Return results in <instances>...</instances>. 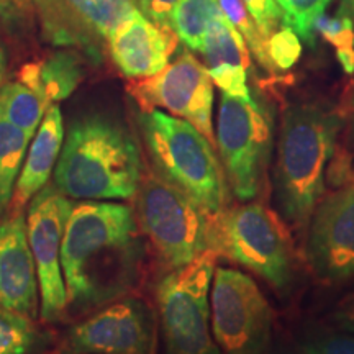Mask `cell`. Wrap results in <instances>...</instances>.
<instances>
[{
	"label": "cell",
	"mask_w": 354,
	"mask_h": 354,
	"mask_svg": "<svg viewBox=\"0 0 354 354\" xmlns=\"http://www.w3.org/2000/svg\"><path fill=\"white\" fill-rule=\"evenodd\" d=\"M145 243L135 209L118 202H79L63 241L68 313L99 310L127 297L140 281Z\"/></svg>",
	"instance_id": "cell-1"
},
{
	"label": "cell",
	"mask_w": 354,
	"mask_h": 354,
	"mask_svg": "<svg viewBox=\"0 0 354 354\" xmlns=\"http://www.w3.org/2000/svg\"><path fill=\"white\" fill-rule=\"evenodd\" d=\"M145 167L138 141L120 122L91 115L71 125L53 185L73 201H128L138 192Z\"/></svg>",
	"instance_id": "cell-2"
},
{
	"label": "cell",
	"mask_w": 354,
	"mask_h": 354,
	"mask_svg": "<svg viewBox=\"0 0 354 354\" xmlns=\"http://www.w3.org/2000/svg\"><path fill=\"white\" fill-rule=\"evenodd\" d=\"M342 118L318 104L286 110L277 145L274 197L287 223L307 227L325 189V171L335 151Z\"/></svg>",
	"instance_id": "cell-3"
},
{
	"label": "cell",
	"mask_w": 354,
	"mask_h": 354,
	"mask_svg": "<svg viewBox=\"0 0 354 354\" xmlns=\"http://www.w3.org/2000/svg\"><path fill=\"white\" fill-rule=\"evenodd\" d=\"M149 167L210 216L227 209V176L210 143L196 127L162 110L138 115Z\"/></svg>",
	"instance_id": "cell-4"
},
{
	"label": "cell",
	"mask_w": 354,
	"mask_h": 354,
	"mask_svg": "<svg viewBox=\"0 0 354 354\" xmlns=\"http://www.w3.org/2000/svg\"><path fill=\"white\" fill-rule=\"evenodd\" d=\"M133 198L141 233L171 269L212 250V216L151 167H145Z\"/></svg>",
	"instance_id": "cell-5"
},
{
	"label": "cell",
	"mask_w": 354,
	"mask_h": 354,
	"mask_svg": "<svg viewBox=\"0 0 354 354\" xmlns=\"http://www.w3.org/2000/svg\"><path fill=\"white\" fill-rule=\"evenodd\" d=\"M212 250L277 289L292 279L289 233L281 218L261 203L232 207L212 216Z\"/></svg>",
	"instance_id": "cell-6"
},
{
	"label": "cell",
	"mask_w": 354,
	"mask_h": 354,
	"mask_svg": "<svg viewBox=\"0 0 354 354\" xmlns=\"http://www.w3.org/2000/svg\"><path fill=\"white\" fill-rule=\"evenodd\" d=\"M218 253L198 254L156 287L159 322L169 354H221L210 331V284Z\"/></svg>",
	"instance_id": "cell-7"
},
{
	"label": "cell",
	"mask_w": 354,
	"mask_h": 354,
	"mask_svg": "<svg viewBox=\"0 0 354 354\" xmlns=\"http://www.w3.org/2000/svg\"><path fill=\"white\" fill-rule=\"evenodd\" d=\"M215 140L234 196L243 202L258 197L272 149V117L268 109L253 97L243 100L221 92Z\"/></svg>",
	"instance_id": "cell-8"
},
{
	"label": "cell",
	"mask_w": 354,
	"mask_h": 354,
	"mask_svg": "<svg viewBox=\"0 0 354 354\" xmlns=\"http://www.w3.org/2000/svg\"><path fill=\"white\" fill-rule=\"evenodd\" d=\"M212 286V333L223 354H261L271 336L272 312L254 279L215 268Z\"/></svg>",
	"instance_id": "cell-9"
},
{
	"label": "cell",
	"mask_w": 354,
	"mask_h": 354,
	"mask_svg": "<svg viewBox=\"0 0 354 354\" xmlns=\"http://www.w3.org/2000/svg\"><path fill=\"white\" fill-rule=\"evenodd\" d=\"M127 88L141 112L166 110L172 117L183 118L196 127L216 146L212 125L214 82L205 66L192 53H180L154 76L131 79Z\"/></svg>",
	"instance_id": "cell-10"
},
{
	"label": "cell",
	"mask_w": 354,
	"mask_h": 354,
	"mask_svg": "<svg viewBox=\"0 0 354 354\" xmlns=\"http://www.w3.org/2000/svg\"><path fill=\"white\" fill-rule=\"evenodd\" d=\"M74 203L55 185H46L32 198L26 210V233L37 264L39 318L59 322L68 315L63 276V241Z\"/></svg>",
	"instance_id": "cell-11"
},
{
	"label": "cell",
	"mask_w": 354,
	"mask_h": 354,
	"mask_svg": "<svg viewBox=\"0 0 354 354\" xmlns=\"http://www.w3.org/2000/svg\"><path fill=\"white\" fill-rule=\"evenodd\" d=\"M156 349L153 310L143 300L127 295L71 326L57 354H156Z\"/></svg>",
	"instance_id": "cell-12"
},
{
	"label": "cell",
	"mask_w": 354,
	"mask_h": 354,
	"mask_svg": "<svg viewBox=\"0 0 354 354\" xmlns=\"http://www.w3.org/2000/svg\"><path fill=\"white\" fill-rule=\"evenodd\" d=\"M307 258L325 281L354 276V185L336 190L313 212Z\"/></svg>",
	"instance_id": "cell-13"
},
{
	"label": "cell",
	"mask_w": 354,
	"mask_h": 354,
	"mask_svg": "<svg viewBox=\"0 0 354 354\" xmlns=\"http://www.w3.org/2000/svg\"><path fill=\"white\" fill-rule=\"evenodd\" d=\"M0 307L32 320L39 315L38 274L25 214L0 220Z\"/></svg>",
	"instance_id": "cell-14"
},
{
	"label": "cell",
	"mask_w": 354,
	"mask_h": 354,
	"mask_svg": "<svg viewBox=\"0 0 354 354\" xmlns=\"http://www.w3.org/2000/svg\"><path fill=\"white\" fill-rule=\"evenodd\" d=\"M115 66L127 79H143L161 73L177 50L172 30L153 24L141 12L113 30L107 38Z\"/></svg>",
	"instance_id": "cell-15"
},
{
	"label": "cell",
	"mask_w": 354,
	"mask_h": 354,
	"mask_svg": "<svg viewBox=\"0 0 354 354\" xmlns=\"http://www.w3.org/2000/svg\"><path fill=\"white\" fill-rule=\"evenodd\" d=\"M198 55L203 57V66L209 71L212 82L223 94L243 100L251 99V92L246 86L250 50L225 13L210 26Z\"/></svg>",
	"instance_id": "cell-16"
},
{
	"label": "cell",
	"mask_w": 354,
	"mask_h": 354,
	"mask_svg": "<svg viewBox=\"0 0 354 354\" xmlns=\"http://www.w3.org/2000/svg\"><path fill=\"white\" fill-rule=\"evenodd\" d=\"M63 115L57 104L50 105L26 151L24 167L17 179L15 192L8 207L10 215L24 214L25 207L32 202V198L43 187H46L63 149Z\"/></svg>",
	"instance_id": "cell-17"
},
{
	"label": "cell",
	"mask_w": 354,
	"mask_h": 354,
	"mask_svg": "<svg viewBox=\"0 0 354 354\" xmlns=\"http://www.w3.org/2000/svg\"><path fill=\"white\" fill-rule=\"evenodd\" d=\"M84 77L82 61L76 51H56L43 59L25 64L19 79L41 97L50 107L68 99Z\"/></svg>",
	"instance_id": "cell-18"
},
{
	"label": "cell",
	"mask_w": 354,
	"mask_h": 354,
	"mask_svg": "<svg viewBox=\"0 0 354 354\" xmlns=\"http://www.w3.org/2000/svg\"><path fill=\"white\" fill-rule=\"evenodd\" d=\"M63 3L84 32L105 39L140 12L133 0H63Z\"/></svg>",
	"instance_id": "cell-19"
},
{
	"label": "cell",
	"mask_w": 354,
	"mask_h": 354,
	"mask_svg": "<svg viewBox=\"0 0 354 354\" xmlns=\"http://www.w3.org/2000/svg\"><path fill=\"white\" fill-rule=\"evenodd\" d=\"M221 13L218 0H179L171 13V28L190 51L201 53L210 26Z\"/></svg>",
	"instance_id": "cell-20"
},
{
	"label": "cell",
	"mask_w": 354,
	"mask_h": 354,
	"mask_svg": "<svg viewBox=\"0 0 354 354\" xmlns=\"http://www.w3.org/2000/svg\"><path fill=\"white\" fill-rule=\"evenodd\" d=\"M30 136L0 115V215L10 207L30 146Z\"/></svg>",
	"instance_id": "cell-21"
},
{
	"label": "cell",
	"mask_w": 354,
	"mask_h": 354,
	"mask_svg": "<svg viewBox=\"0 0 354 354\" xmlns=\"http://www.w3.org/2000/svg\"><path fill=\"white\" fill-rule=\"evenodd\" d=\"M48 105L24 82H8L0 87V115L33 138L46 113Z\"/></svg>",
	"instance_id": "cell-22"
},
{
	"label": "cell",
	"mask_w": 354,
	"mask_h": 354,
	"mask_svg": "<svg viewBox=\"0 0 354 354\" xmlns=\"http://www.w3.org/2000/svg\"><path fill=\"white\" fill-rule=\"evenodd\" d=\"M48 343L35 320L0 307V354H39Z\"/></svg>",
	"instance_id": "cell-23"
},
{
	"label": "cell",
	"mask_w": 354,
	"mask_h": 354,
	"mask_svg": "<svg viewBox=\"0 0 354 354\" xmlns=\"http://www.w3.org/2000/svg\"><path fill=\"white\" fill-rule=\"evenodd\" d=\"M38 8L43 32L48 41L61 46H82L92 51V37L73 19L63 0H33Z\"/></svg>",
	"instance_id": "cell-24"
},
{
	"label": "cell",
	"mask_w": 354,
	"mask_h": 354,
	"mask_svg": "<svg viewBox=\"0 0 354 354\" xmlns=\"http://www.w3.org/2000/svg\"><path fill=\"white\" fill-rule=\"evenodd\" d=\"M218 6L221 12L225 13V17L240 32L248 50L253 53L258 63L269 73H276V68H274L268 55V39L259 32L258 25L248 12L245 2L243 0H218Z\"/></svg>",
	"instance_id": "cell-25"
},
{
	"label": "cell",
	"mask_w": 354,
	"mask_h": 354,
	"mask_svg": "<svg viewBox=\"0 0 354 354\" xmlns=\"http://www.w3.org/2000/svg\"><path fill=\"white\" fill-rule=\"evenodd\" d=\"M282 12V26L294 30L308 46L315 44V24L331 0H276Z\"/></svg>",
	"instance_id": "cell-26"
},
{
	"label": "cell",
	"mask_w": 354,
	"mask_h": 354,
	"mask_svg": "<svg viewBox=\"0 0 354 354\" xmlns=\"http://www.w3.org/2000/svg\"><path fill=\"white\" fill-rule=\"evenodd\" d=\"M268 55L276 71H287L299 61L302 55L300 38L294 30L282 26L268 39Z\"/></svg>",
	"instance_id": "cell-27"
},
{
	"label": "cell",
	"mask_w": 354,
	"mask_h": 354,
	"mask_svg": "<svg viewBox=\"0 0 354 354\" xmlns=\"http://www.w3.org/2000/svg\"><path fill=\"white\" fill-rule=\"evenodd\" d=\"M305 354H354V335L349 331H323L304 344Z\"/></svg>",
	"instance_id": "cell-28"
},
{
	"label": "cell",
	"mask_w": 354,
	"mask_h": 354,
	"mask_svg": "<svg viewBox=\"0 0 354 354\" xmlns=\"http://www.w3.org/2000/svg\"><path fill=\"white\" fill-rule=\"evenodd\" d=\"M317 33L330 41L336 50L354 48V24L348 17L336 15L335 19L322 15L315 24Z\"/></svg>",
	"instance_id": "cell-29"
},
{
	"label": "cell",
	"mask_w": 354,
	"mask_h": 354,
	"mask_svg": "<svg viewBox=\"0 0 354 354\" xmlns=\"http://www.w3.org/2000/svg\"><path fill=\"white\" fill-rule=\"evenodd\" d=\"M243 2L258 25L259 32L266 39H269L274 30L282 25V12L276 0H243Z\"/></svg>",
	"instance_id": "cell-30"
},
{
	"label": "cell",
	"mask_w": 354,
	"mask_h": 354,
	"mask_svg": "<svg viewBox=\"0 0 354 354\" xmlns=\"http://www.w3.org/2000/svg\"><path fill=\"white\" fill-rule=\"evenodd\" d=\"M179 0H133L136 8L146 19L166 30L171 28V13Z\"/></svg>",
	"instance_id": "cell-31"
},
{
	"label": "cell",
	"mask_w": 354,
	"mask_h": 354,
	"mask_svg": "<svg viewBox=\"0 0 354 354\" xmlns=\"http://www.w3.org/2000/svg\"><path fill=\"white\" fill-rule=\"evenodd\" d=\"M26 8L25 0H0V21L13 25L21 20Z\"/></svg>",
	"instance_id": "cell-32"
},
{
	"label": "cell",
	"mask_w": 354,
	"mask_h": 354,
	"mask_svg": "<svg viewBox=\"0 0 354 354\" xmlns=\"http://www.w3.org/2000/svg\"><path fill=\"white\" fill-rule=\"evenodd\" d=\"M335 322L338 323L339 328L354 335V295L339 304L335 313Z\"/></svg>",
	"instance_id": "cell-33"
},
{
	"label": "cell",
	"mask_w": 354,
	"mask_h": 354,
	"mask_svg": "<svg viewBox=\"0 0 354 354\" xmlns=\"http://www.w3.org/2000/svg\"><path fill=\"white\" fill-rule=\"evenodd\" d=\"M336 57H338L339 64L344 69V73H354V48H343V50H336Z\"/></svg>",
	"instance_id": "cell-34"
},
{
	"label": "cell",
	"mask_w": 354,
	"mask_h": 354,
	"mask_svg": "<svg viewBox=\"0 0 354 354\" xmlns=\"http://www.w3.org/2000/svg\"><path fill=\"white\" fill-rule=\"evenodd\" d=\"M338 15L348 17V19L354 21V0H339Z\"/></svg>",
	"instance_id": "cell-35"
},
{
	"label": "cell",
	"mask_w": 354,
	"mask_h": 354,
	"mask_svg": "<svg viewBox=\"0 0 354 354\" xmlns=\"http://www.w3.org/2000/svg\"><path fill=\"white\" fill-rule=\"evenodd\" d=\"M6 71H7V56H6V50H3L2 43H0V87H2L3 77H6Z\"/></svg>",
	"instance_id": "cell-36"
},
{
	"label": "cell",
	"mask_w": 354,
	"mask_h": 354,
	"mask_svg": "<svg viewBox=\"0 0 354 354\" xmlns=\"http://www.w3.org/2000/svg\"><path fill=\"white\" fill-rule=\"evenodd\" d=\"M353 120H354V95H353Z\"/></svg>",
	"instance_id": "cell-37"
}]
</instances>
